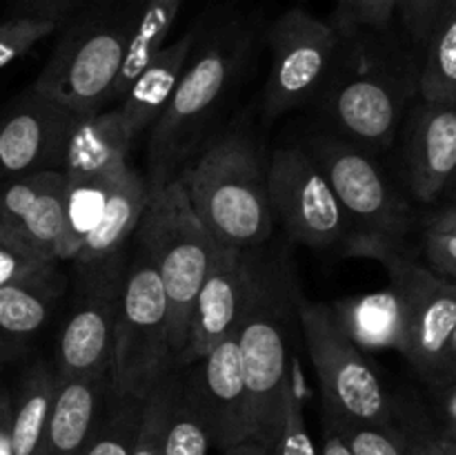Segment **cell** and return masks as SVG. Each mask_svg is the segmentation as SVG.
Instances as JSON below:
<instances>
[{
	"mask_svg": "<svg viewBox=\"0 0 456 455\" xmlns=\"http://www.w3.org/2000/svg\"><path fill=\"white\" fill-rule=\"evenodd\" d=\"M252 49L254 27L245 16H225L209 29L199 31L167 107L151 125L147 147L150 187L178 178L208 141L209 125L243 74Z\"/></svg>",
	"mask_w": 456,
	"mask_h": 455,
	"instance_id": "cell-1",
	"label": "cell"
},
{
	"mask_svg": "<svg viewBox=\"0 0 456 455\" xmlns=\"http://www.w3.org/2000/svg\"><path fill=\"white\" fill-rule=\"evenodd\" d=\"M187 201L218 245L265 248L274 230L267 199V161L245 129L205 141L178 174Z\"/></svg>",
	"mask_w": 456,
	"mask_h": 455,
	"instance_id": "cell-2",
	"label": "cell"
},
{
	"mask_svg": "<svg viewBox=\"0 0 456 455\" xmlns=\"http://www.w3.org/2000/svg\"><path fill=\"white\" fill-rule=\"evenodd\" d=\"M298 293L301 285L294 275L292 259L281 250H265L256 288L236 339L248 384L249 440L267 449H272L279 433L281 393L294 368L289 335L298 326Z\"/></svg>",
	"mask_w": 456,
	"mask_h": 455,
	"instance_id": "cell-3",
	"label": "cell"
},
{
	"mask_svg": "<svg viewBox=\"0 0 456 455\" xmlns=\"http://www.w3.org/2000/svg\"><path fill=\"white\" fill-rule=\"evenodd\" d=\"M132 0H85L58 25V40L31 87L71 110H105L127 52Z\"/></svg>",
	"mask_w": 456,
	"mask_h": 455,
	"instance_id": "cell-4",
	"label": "cell"
},
{
	"mask_svg": "<svg viewBox=\"0 0 456 455\" xmlns=\"http://www.w3.org/2000/svg\"><path fill=\"white\" fill-rule=\"evenodd\" d=\"M383 34L343 38L337 70L314 103L330 132L368 150L392 145L408 103L410 85L387 54Z\"/></svg>",
	"mask_w": 456,
	"mask_h": 455,
	"instance_id": "cell-5",
	"label": "cell"
},
{
	"mask_svg": "<svg viewBox=\"0 0 456 455\" xmlns=\"http://www.w3.org/2000/svg\"><path fill=\"white\" fill-rule=\"evenodd\" d=\"M134 236L150 250L159 270L167 299L174 360H178L196 293L221 245L196 217L178 178L160 187H150V203Z\"/></svg>",
	"mask_w": 456,
	"mask_h": 455,
	"instance_id": "cell-6",
	"label": "cell"
},
{
	"mask_svg": "<svg viewBox=\"0 0 456 455\" xmlns=\"http://www.w3.org/2000/svg\"><path fill=\"white\" fill-rule=\"evenodd\" d=\"M174 368L163 284L150 250L134 236L114 328L111 393L142 400Z\"/></svg>",
	"mask_w": 456,
	"mask_h": 455,
	"instance_id": "cell-7",
	"label": "cell"
},
{
	"mask_svg": "<svg viewBox=\"0 0 456 455\" xmlns=\"http://www.w3.org/2000/svg\"><path fill=\"white\" fill-rule=\"evenodd\" d=\"M350 257L377 259L403 306V352L423 375L448 366L450 337L456 326V284L405 257L403 241L354 230L341 245Z\"/></svg>",
	"mask_w": 456,
	"mask_h": 455,
	"instance_id": "cell-8",
	"label": "cell"
},
{
	"mask_svg": "<svg viewBox=\"0 0 456 455\" xmlns=\"http://www.w3.org/2000/svg\"><path fill=\"white\" fill-rule=\"evenodd\" d=\"M297 319L319 379L323 415L343 422L396 424L390 393L363 351L338 326L332 306L310 302L301 290Z\"/></svg>",
	"mask_w": 456,
	"mask_h": 455,
	"instance_id": "cell-9",
	"label": "cell"
},
{
	"mask_svg": "<svg viewBox=\"0 0 456 455\" xmlns=\"http://www.w3.org/2000/svg\"><path fill=\"white\" fill-rule=\"evenodd\" d=\"M127 259L129 248L105 261L74 266V293L52 361L56 379L111 377L114 328Z\"/></svg>",
	"mask_w": 456,
	"mask_h": 455,
	"instance_id": "cell-10",
	"label": "cell"
},
{
	"mask_svg": "<svg viewBox=\"0 0 456 455\" xmlns=\"http://www.w3.org/2000/svg\"><path fill=\"white\" fill-rule=\"evenodd\" d=\"M272 54L270 76L263 94L267 119L303 110L319 101L341 58L343 36L303 7L281 13L267 27Z\"/></svg>",
	"mask_w": 456,
	"mask_h": 455,
	"instance_id": "cell-11",
	"label": "cell"
},
{
	"mask_svg": "<svg viewBox=\"0 0 456 455\" xmlns=\"http://www.w3.org/2000/svg\"><path fill=\"white\" fill-rule=\"evenodd\" d=\"M267 199L274 223L305 248H338L356 230L305 147H276L267 159Z\"/></svg>",
	"mask_w": 456,
	"mask_h": 455,
	"instance_id": "cell-12",
	"label": "cell"
},
{
	"mask_svg": "<svg viewBox=\"0 0 456 455\" xmlns=\"http://www.w3.org/2000/svg\"><path fill=\"white\" fill-rule=\"evenodd\" d=\"M303 147L328 178L356 230L403 241L412 226V210L368 147L330 129L310 134Z\"/></svg>",
	"mask_w": 456,
	"mask_h": 455,
	"instance_id": "cell-13",
	"label": "cell"
},
{
	"mask_svg": "<svg viewBox=\"0 0 456 455\" xmlns=\"http://www.w3.org/2000/svg\"><path fill=\"white\" fill-rule=\"evenodd\" d=\"M263 252L265 248H218L216 259L196 293L176 368L203 360L216 343L239 330L256 288Z\"/></svg>",
	"mask_w": 456,
	"mask_h": 455,
	"instance_id": "cell-14",
	"label": "cell"
},
{
	"mask_svg": "<svg viewBox=\"0 0 456 455\" xmlns=\"http://www.w3.org/2000/svg\"><path fill=\"white\" fill-rule=\"evenodd\" d=\"M78 112L29 87L0 119L3 178L61 170L67 136Z\"/></svg>",
	"mask_w": 456,
	"mask_h": 455,
	"instance_id": "cell-15",
	"label": "cell"
},
{
	"mask_svg": "<svg viewBox=\"0 0 456 455\" xmlns=\"http://www.w3.org/2000/svg\"><path fill=\"white\" fill-rule=\"evenodd\" d=\"M65 190L61 170L0 178V241L62 263Z\"/></svg>",
	"mask_w": 456,
	"mask_h": 455,
	"instance_id": "cell-16",
	"label": "cell"
},
{
	"mask_svg": "<svg viewBox=\"0 0 456 455\" xmlns=\"http://www.w3.org/2000/svg\"><path fill=\"white\" fill-rule=\"evenodd\" d=\"M183 368L205 415L214 449L223 453L230 446L248 442V384L236 333L216 343L203 360Z\"/></svg>",
	"mask_w": 456,
	"mask_h": 455,
	"instance_id": "cell-17",
	"label": "cell"
},
{
	"mask_svg": "<svg viewBox=\"0 0 456 455\" xmlns=\"http://www.w3.org/2000/svg\"><path fill=\"white\" fill-rule=\"evenodd\" d=\"M408 183L419 201H435L456 174V105L423 101L405 138Z\"/></svg>",
	"mask_w": 456,
	"mask_h": 455,
	"instance_id": "cell-18",
	"label": "cell"
},
{
	"mask_svg": "<svg viewBox=\"0 0 456 455\" xmlns=\"http://www.w3.org/2000/svg\"><path fill=\"white\" fill-rule=\"evenodd\" d=\"M65 293L58 266L22 284L0 288V373L25 360Z\"/></svg>",
	"mask_w": 456,
	"mask_h": 455,
	"instance_id": "cell-19",
	"label": "cell"
},
{
	"mask_svg": "<svg viewBox=\"0 0 456 455\" xmlns=\"http://www.w3.org/2000/svg\"><path fill=\"white\" fill-rule=\"evenodd\" d=\"M147 203H150L147 178L129 163L116 168L107 181L101 217L71 263L89 266L127 250L141 226Z\"/></svg>",
	"mask_w": 456,
	"mask_h": 455,
	"instance_id": "cell-20",
	"label": "cell"
},
{
	"mask_svg": "<svg viewBox=\"0 0 456 455\" xmlns=\"http://www.w3.org/2000/svg\"><path fill=\"white\" fill-rule=\"evenodd\" d=\"M111 377L56 379L38 455H80L110 401Z\"/></svg>",
	"mask_w": 456,
	"mask_h": 455,
	"instance_id": "cell-21",
	"label": "cell"
},
{
	"mask_svg": "<svg viewBox=\"0 0 456 455\" xmlns=\"http://www.w3.org/2000/svg\"><path fill=\"white\" fill-rule=\"evenodd\" d=\"M134 141L125 129L118 107L76 116L67 136L61 172L67 181H94L129 163Z\"/></svg>",
	"mask_w": 456,
	"mask_h": 455,
	"instance_id": "cell-22",
	"label": "cell"
},
{
	"mask_svg": "<svg viewBox=\"0 0 456 455\" xmlns=\"http://www.w3.org/2000/svg\"><path fill=\"white\" fill-rule=\"evenodd\" d=\"M200 27L187 29L185 34L178 36L176 40L167 43L156 52V56L142 67L141 74L132 83V87L125 92L118 101L120 116H123L125 129L129 138L136 141L138 134L145 132L147 128L159 120L163 110L167 107L178 80H181L183 70L187 65L191 49H194L196 38H199Z\"/></svg>",
	"mask_w": 456,
	"mask_h": 455,
	"instance_id": "cell-23",
	"label": "cell"
},
{
	"mask_svg": "<svg viewBox=\"0 0 456 455\" xmlns=\"http://www.w3.org/2000/svg\"><path fill=\"white\" fill-rule=\"evenodd\" d=\"M330 306L338 326L361 351L363 348H370V351L395 348L401 352L405 333L403 306L392 285L377 293L338 299Z\"/></svg>",
	"mask_w": 456,
	"mask_h": 455,
	"instance_id": "cell-24",
	"label": "cell"
},
{
	"mask_svg": "<svg viewBox=\"0 0 456 455\" xmlns=\"http://www.w3.org/2000/svg\"><path fill=\"white\" fill-rule=\"evenodd\" d=\"M56 395V370L45 357L22 368L12 386V455H38Z\"/></svg>",
	"mask_w": 456,
	"mask_h": 455,
	"instance_id": "cell-25",
	"label": "cell"
},
{
	"mask_svg": "<svg viewBox=\"0 0 456 455\" xmlns=\"http://www.w3.org/2000/svg\"><path fill=\"white\" fill-rule=\"evenodd\" d=\"M183 0H132V29H129L127 52L116 79L111 103L118 105L142 67L167 45L169 31L174 29Z\"/></svg>",
	"mask_w": 456,
	"mask_h": 455,
	"instance_id": "cell-26",
	"label": "cell"
},
{
	"mask_svg": "<svg viewBox=\"0 0 456 455\" xmlns=\"http://www.w3.org/2000/svg\"><path fill=\"white\" fill-rule=\"evenodd\" d=\"M419 92L423 101L456 105V0H445L428 36Z\"/></svg>",
	"mask_w": 456,
	"mask_h": 455,
	"instance_id": "cell-27",
	"label": "cell"
},
{
	"mask_svg": "<svg viewBox=\"0 0 456 455\" xmlns=\"http://www.w3.org/2000/svg\"><path fill=\"white\" fill-rule=\"evenodd\" d=\"M214 449L208 422L183 366H178L176 393L165 426L163 455H209Z\"/></svg>",
	"mask_w": 456,
	"mask_h": 455,
	"instance_id": "cell-28",
	"label": "cell"
},
{
	"mask_svg": "<svg viewBox=\"0 0 456 455\" xmlns=\"http://www.w3.org/2000/svg\"><path fill=\"white\" fill-rule=\"evenodd\" d=\"M145 400V397H142ZM142 400L111 395L94 435L80 455H132L141 426Z\"/></svg>",
	"mask_w": 456,
	"mask_h": 455,
	"instance_id": "cell-29",
	"label": "cell"
},
{
	"mask_svg": "<svg viewBox=\"0 0 456 455\" xmlns=\"http://www.w3.org/2000/svg\"><path fill=\"white\" fill-rule=\"evenodd\" d=\"M111 174V172H110ZM110 174L94 181H67L65 190V239H62L61 261L76 257L83 241L96 226L101 217L102 199H105Z\"/></svg>",
	"mask_w": 456,
	"mask_h": 455,
	"instance_id": "cell-30",
	"label": "cell"
},
{
	"mask_svg": "<svg viewBox=\"0 0 456 455\" xmlns=\"http://www.w3.org/2000/svg\"><path fill=\"white\" fill-rule=\"evenodd\" d=\"M323 422L346 440L352 455H417L419 442L410 440L396 424L343 422L328 415H323Z\"/></svg>",
	"mask_w": 456,
	"mask_h": 455,
	"instance_id": "cell-31",
	"label": "cell"
},
{
	"mask_svg": "<svg viewBox=\"0 0 456 455\" xmlns=\"http://www.w3.org/2000/svg\"><path fill=\"white\" fill-rule=\"evenodd\" d=\"M176 382L178 368H174L145 395L141 426H138L132 455H163L165 426H167L169 409L176 393Z\"/></svg>",
	"mask_w": 456,
	"mask_h": 455,
	"instance_id": "cell-32",
	"label": "cell"
},
{
	"mask_svg": "<svg viewBox=\"0 0 456 455\" xmlns=\"http://www.w3.org/2000/svg\"><path fill=\"white\" fill-rule=\"evenodd\" d=\"M272 455H319L310 428L305 422L301 393L292 373L285 379L283 393H281V422L276 440L272 444Z\"/></svg>",
	"mask_w": 456,
	"mask_h": 455,
	"instance_id": "cell-33",
	"label": "cell"
},
{
	"mask_svg": "<svg viewBox=\"0 0 456 455\" xmlns=\"http://www.w3.org/2000/svg\"><path fill=\"white\" fill-rule=\"evenodd\" d=\"M403 0H337L332 27L350 38L356 34H379L387 31L399 16Z\"/></svg>",
	"mask_w": 456,
	"mask_h": 455,
	"instance_id": "cell-34",
	"label": "cell"
},
{
	"mask_svg": "<svg viewBox=\"0 0 456 455\" xmlns=\"http://www.w3.org/2000/svg\"><path fill=\"white\" fill-rule=\"evenodd\" d=\"M58 22L45 21V18L13 16L0 22V70L16 62L18 58L31 52V47L45 40L47 36L56 34Z\"/></svg>",
	"mask_w": 456,
	"mask_h": 455,
	"instance_id": "cell-35",
	"label": "cell"
},
{
	"mask_svg": "<svg viewBox=\"0 0 456 455\" xmlns=\"http://www.w3.org/2000/svg\"><path fill=\"white\" fill-rule=\"evenodd\" d=\"M53 266H61V263L0 241V288L34 279Z\"/></svg>",
	"mask_w": 456,
	"mask_h": 455,
	"instance_id": "cell-36",
	"label": "cell"
},
{
	"mask_svg": "<svg viewBox=\"0 0 456 455\" xmlns=\"http://www.w3.org/2000/svg\"><path fill=\"white\" fill-rule=\"evenodd\" d=\"M444 4L445 0H403L399 16L414 43L426 45Z\"/></svg>",
	"mask_w": 456,
	"mask_h": 455,
	"instance_id": "cell-37",
	"label": "cell"
},
{
	"mask_svg": "<svg viewBox=\"0 0 456 455\" xmlns=\"http://www.w3.org/2000/svg\"><path fill=\"white\" fill-rule=\"evenodd\" d=\"M426 254L432 266L448 277H456V232L426 230Z\"/></svg>",
	"mask_w": 456,
	"mask_h": 455,
	"instance_id": "cell-38",
	"label": "cell"
},
{
	"mask_svg": "<svg viewBox=\"0 0 456 455\" xmlns=\"http://www.w3.org/2000/svg\"><path fill=\"white\" fill-rule=\"evenodd\" d=\"M83 3L85 0H13V13L16 16L45 18V21H53L61 25Z\"/></svg>",
	"mask_w": 456,
	"mask_h": 455,
	"instance_id": "cell-39",
	"label": "cell"
},
{
	"mask_svg": "<svg viewBox=\"0 0 456 455\" xmlns=\"http://www.w3.org/2000/svg\"><path fill=\"white\" fill-rule=\"evenodd\" d=\"M0 455H12V386L0 384Z\"/></svg>",
	"mask_w": 456,
	"mask_h": 455,
	"instance_id": "cell-40",
	"label": "cell"
},
{
	"mask_svg": "<svg viewBox=\"0 0 456 455\" xmlns=\"http://www.w3.org/2000/svg\"><path fill=\"white\" fill-rule=\"evenodd\" d=\"M319 455H352L346 440H343L328 422H323V435H321Z\"/></svg>",
	"mask_w": 456,
	"mask_h": 455,
	"instance_id": "cell-41",
	"label": "cell"
},
{
	"mask_svg": "<svg viewBox=\"0 0 456 455\" xmlns=\"http://www.w3.org/2000/svg\"><path fill=\"white\" fill-rule=\"evenodd\" d=\"M428 230H441V232H456V205L452 208H444L436 214L428 219Z\"/></svg>",
	"mask_w": 456,
	"mask_h": 455,
	"instance_id": "cell-42",
	"label": "cell"
},
{
	"mask_svg": "<svg viewBox=\"0 0 456 455\" xmlns=\"http://www.w3.org/2000/svg\"><path fill=\"white\" fill-rule=\"evenodd\" d=\"M223 455H272V451L267 446L258 444V442L248 440L236 446H230L227 451H223Z\"/></svg>",
	"mask_w": 456,
	"mask_h": 455,
	"instance_id": "cell-43",
	"label": "cell"
},
{
	"mask_svg": "<svg viewBox=\"0 0 456 455\" xmlns=\"http://www.w3.org/2000/svg\"><path fill=\"white\" fill-rule=\"evenodd\" d=\"M417 455H448V453H445V449L441 446L439 437H430V440L419 442Z\"/></svg>",
	"mask_w": 456,
	"mask_h": 455,
	"instance_id": "cell-44",
	"label": "cell"
},
{
	"mask_svg": "<svg viewBox=\"0 0 456 455\" xmlns=\"http://www.w3.org/2000/svg\"><path fill=\"white\" fill-rule=\"evenodd\" d=\"M445 410H448V418H450V428L445 431V435L456 437V386L450 391L448 401H445Z\"/></svg>",
	"mask_w": 456,
	"mask_h": 455,
	"instance_id": "cell-45",
	"label": "cell"
},
{
	"mask_svg": "<svg viewBox=\"0 0 456 455\" xmlns=\"http://www.w3.org/2000/svg\"><path fill=\"white\" fill-rule=\"evenodd\" d=\"M439 442H441V446H444V449H445V453H448V455H456V437L445 435V433H441Z\"/></svg>",
	"mask_w": 456,
	"mask_h": 455,
	"instance_id": "cell-46",
	"label": "cell"
},
{
	"mask_svg": "<svg viewBox=\"0 0 456 455\" xmlns=\"http://www.w3.org/2000/svg\"><path fill=\"white\" fill-rule=\"evenodd\" d=\"M450 361H456V326H454V333L450 337V346H448V364Z\"/></svg>",
	"mask_w": 456,
	"mask_h": 455,
	"instance_id": "cell-47",
	"label": "cell"
},
{
	"mask_svg": "<svg viewBox=\"0 0 456 455\" xmlns=\"http://www.w3.org/2000/svg\"><path fill=\"white\" fill-rule=\"evenodd\" d=\"M450 190H452V194L456 196V174H454L452 181H450Z\"/></svg>",
	"mask_w": 456,
	"mask_h": 455,
	"instance_id": "cell-48",
	"label": "cell"
},
{
	"mask_svg": "<svg viewBox=\"0 0 456 455\" xmlns=\"http://www.w3.org/2000/svg\"><path fill=\"white\" fill-rule=\"evenodd\" d=\"M452 279H454V281H456V277H452Z\"/></svg>",
	"mask_w": 456,
	"mask_h": 455,
	"instance_id": "cell-49",
	"label": "cell"
},
{
	"mask_svg": "<svg viewBox=\"0 0 456 455\" xmlns=\"http://www.w3.org/2000/svg\"><path fill=\"white\" fill-rule=\"evenodd\" d=\"M0 178H3V174H0Z\"/></svg>",
	"mask_w": 456,
	"mask_h": 455,
	"instance_id": "cell-50",
	"label": "cell"
},
{
	"mask_svg": "<svg viewBox=\"0 0 456 455\" xmlns=\"http://www.w3.org/2000/svg\"><path fill=\"white\" fill-rule=\"evenodd\" d=\"M301 3H303V0H301Z\"/></svg>",
	"mask_w": 456,
	"mask_h": 455,
	"instance_id": "cell-51",
	"label": "cell"
}]
</instances>
